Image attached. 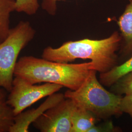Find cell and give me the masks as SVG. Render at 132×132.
<instances>
[{
    "label": "cell",
    "mask_w": 132,
    "mask_h": 132,
    "mask_svg": "<svg viewBox=\"0 0 132 132\" xmlns=\"http://www.w3.org/2000/svg\"><path fill=\"white\" fill-rule=\"evenodd\" d=\"M128 1L127 5L117 22L121 38L119 61H122V63L132 56V0Z\"/></svg>",
    "instance_id": "8"
},
{
    "label": "cell",
    "mask_w": 132,
    "mask_h": 132,
    "mask_svg": "<svg viewBox=\"0 0 132 132\" xmlns=\"http://www.w3.org/2000/svg\"><path fill=\"white\" fill-rule=\"evenodd\" d=\"M120 109L123 113H127L132 118V94L123 95Z\"/></svg>",
    "instance_id": "17"
},
{
    "label": "cell",
    "mask_w": 132,
    "mask_h": 132,
    "mask_svg": "<svg viewBox=\"0 0 132 132\" xmlns=\"http://www.w3.org/2000/svg\"><path fill=\"white\" fill-rule=\"evenodd\" d=\"M7 92L0 87V132H10L14 124L13 109L7 103Z\"/></svg>",
    "instance_id": "11"
},
{
    "label": "cell",
    "mask_w": 132,
    "mask_h": 132,
    "mask_svg": "<svg viewBox=\"0 0 132 132\" xmlns=\"http://www.w3.org/2000/svg\"><path fill=\"white\" fill-rule=\"evenodd\" d=\"M15 10V0H0V44L9 36L10 17Z\"/></svg>",
    "instance_id": "12"
},
{
    "label": "cell",
    "mask_w": 132,
    "mask_h": 132,
    "mask_svg": "<svg viewBox=\"0 0 132 132\" xmlns=\"http://www.w3.org/2000/svg\"><path fill=\"white\" fill-rule=\"evenodd\" d=\"M35 30L28 21H21L11 28L7 37L0 44V87L10 92L21 52L32 40Z\"/></svg>",
    "instance_id": "4"
},
{
    "label": "cell",
    "mask_w": 132,
    "mask_h": 132,
    "mask_svg": "<svg viewBox=\"0 0 132 132\" xmlns=\"http://www.w3.org/2000/svg\"><path fill=\"white\" fill-rule=\"evenodd\" d=\"M92 70H94V67L91 61L62 63L24 56L17 62L14 76L21 77L32 84L53 83L75 90L80 87Z\"/></svg>",
    "instance_id": "2"
},
{
    "label": "cell",
    "mask_w": 132,
    "mask_h": 132,
    "mask_svg": "<svg viewBox=\"0 0 132 132\" xmlns=\"http://www.w3.org/2000/svg\"><path fill=\"white\" fill-rule=\"evenodd\" d=\"M121 38L115 31L101 39L85 38L64 43L59 47L48 46L43 51L42 58L51 61L69 63L77 59H89L94 70L100 73L107 72L119 64V51Z\"/></svg>",
    "instance_id": "1"
},
{
    "label": "cell",
    "mask_w": 132,
    "mask_h": 132,
    "mask_svg": "<svg viewBox=\"0 0 132 132\" xmlns=\"http://www.w3.org/2000/svg\"><path fill=\"white\" fill-rule=\"evenodd\" d=\"M96 73L95 70H92L79 88L66 91L65 97L72 99L77 107L88 110L99 120L121 116L122 95L106 90L98 80Z\"/></svg>",
    "instance_id": "3"
},
{
    "label": "cell",
    "mask_w": 132,
    "mask_h": 132,
    "mask_svg": "<svg viewBox=\"0 0 132 132\" xmlns=\"http://www.w3.org/2000/svg\"><path fill=\"white\" fill-rule=\"evenodd\" d=\"M132 71V56L107 72L100 73L99 81L103 85L110 87L121 77Z\"/></svg>",
    "instance_id": "10"
},
{
    "label": "cell",
    "mask_w": 132,
    "mask_h": 132,
    "mask_svg": "<svg viewBox=\"0 0 132 132\" xmlns=\"http://www.w3.org/2000/svg\"><path fill=\"white\" fill-rule=\"evenodd\" d=\"M65 98L64 94L54 93L48 96L43 103L36 109L32 108L15 116L14 124L10 132H28L31 124L48 109L52 107Z\"/></svg>",
    "instance_id": "7"
},
{
    "label": "cell",
    "mask_w": 132,
    "mask_h": 132,
    "mask_svg": "<svg viewBox=\"0 0 132 132\" xmlns=\"http://www.w3.org/2000/svg\"><path fill=\"white\" fill-rule=\"evenodd\" d=\"M98 121L92 113L77 106L71 117L72 132H88Z\"/></svg>",
    "instance_id": "9"
},
{
    "label": "cell",
    "mask_w": 132,
    "mask_h": 132,
    "mask_svg": "<svg viewBox=\"0 0 132 132\" xmlns=\"http://www.w3.org/2000/svg\"><path fill=\"white\" fill-rule=\"evenodd\" d=\"M63 88L61 85L50 83L32 84L21 77L14 76L7 103L16 116L39 100L56 93Z\"/></svg>",
    "instance_id": "5"
},
{
    "label": "cell",
    "mask_w": 132,
    "mask_h": 132,
    "mask_svg": "<svg viewBox=\"0 0 132 132\" xmlns=\"http://www.w3.org/2000/svg\"><path fill=\"white\" fill-rule=\"evenodd\" d=\"M105 122L99 125H94L88 132H117L121 131V129L114 125L110 120H105Z\"/></svg>",
    "instance_id": "15"
},
{
    "label": "cell",
    "mask_w": 132,
    "mask_h": 132,
    "mask_svg": "<svg viewBox=\"0 0 132 132\" xmlns=\"http://www.w3.org/2000/svg\"><path fill=\"white\" fill-rule=\"evenodd\" d=\"M39 6L38 0H15V11L33 15L36 13Z\"/></svg>",
    "instance_id": "14"
},
{
    "label": "cell",
    "mask_w": 132,
    "mask_h": 132,
    "mask_svg": "<svg viewBox=\"0 0 132 132\" xmlns=\"http://www.w3.org/2000/svg\"><path fill=\"white\" fill-rule=\"evenodd\" d=\"M65 1L66 0H42L41 7L42 10L49 15L55 16L57 10V2Z\"/></svg>",
    "instance_id": "16"
},
{
    "label": "cell",
    "mask_w": 132,
    "mask_h": 132,
    "mask_svg": "<svg viewBox=\"0 0 132 132\" xmlns=\"http://www.w3.org/2000/svg\"><path fill=\"white\" fill-rule=\"evenodd\" d=\"M111 88V91L120 95L132 94V71L117 81Z\"/></svg>",
    "instance_id": "13"
},
{
    "label": "cell",
    "mask_w": 132,
    "mask_h": 132,
    "mask_svg": "<svg viewBox=\"0 0 132 132\" xmlns=\"http://www.w3.org/2000/svg\"><path fill=\"white\" fill-rule=\"evenodd\" d=\"M77 106L65 97L48 109L32 123L41 132H72L71 117Z\"/></svg>",
    "instance_id": "6"
}]
</instances>
